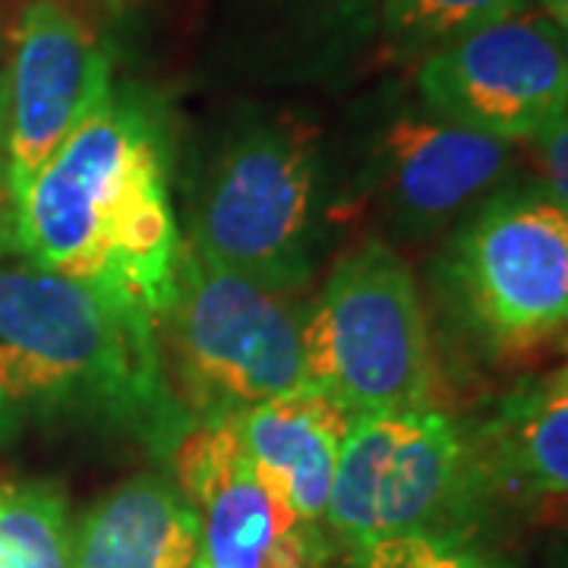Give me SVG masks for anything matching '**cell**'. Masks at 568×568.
<instances>
[{
	"label": "cell",
	"mask_w": 568,
	"mask_h": 568,
	"mask_svg": "<svg viewBox=\"0 0 568 568\" xmlns=\"http://www.w3.org/2000/svg\"><path fill=\"white\" fill-rule=\"evenodd\" d=\"M162 323L178 398L196 420L237 417L306 386L304 320L287 294L227 272L190 244Z\"/></svg>",
	"instance_id": "5b68a950"
},
{
	"label": "cell",
	"mask_w": 568,
	"mask_h": 568,
	"mask_svg": "<svg viewBox=\"0 0 568 568\" xmlns=\"http://www.w3.org/2000/svg\"><path fill=\"white\" fill-rule=\"evenodd\" d=\"M108 92L111 63L92 29L58 0H32L17 22L7 67L3 186L10 203Z\"/></svg>",
	"instance_id": "9c48e42d"
},
{
	"label": "cell",
	"mask_w": 568,
	"mask_h": 568,
	"mask_svg": "<svg viewBox=\"0 0 568 568\" xmlns=\"http://www.w3.org/2000/svg\"><path fill=\"white\" fill-rule=\"evenodd\" d=\"M61 417H102L164 455L193 424L149 313L99 284L0 265V439Z\"/></svg>",
	"instance_id": "7a4b0ae2"
},
{
	"label": "cell",
	"mask_w": 568,
	"mask_h": 568,
	"mask_svg": "<svg viewBox=\"0 0 568 568\" xmlns=\"http://www.w3.org/2000/svg\"><path fill=\"white\" fill-rule=\"evenodd\" d=\"M525 7L528 0H383V26L398 48L429 54Z\"/></svg>",
	"instance_id": "2e32d148"
},
{
	"label": "cell",
	"mask_w": 568,
	"mask_h": 568,
	"mask_svg": "<svg viewBox=\"0 0 568 568\" xmlns=\"http://www.w3.org/2000/svg\"><path fill=\"white\" fill-rule=\"evenodd\" d=\"M426 111L496 140H537L568 111V36L518 10L429 51L417 70Z\"/></svg>",
	"instance_id": "ba28073f"
},
{
	"label": "cell",
	"mask_w": 568,
	"mask_h": 568,
	"mask_svg": "<svg viewBox=\"0 0 568 568\" xmlns=\"http://www.w3.org/2000/svg\"><path fill=\"white\" fill-rule=\"evenodd\" d=\"M540 3H544V13H547L549 20L556 22L568 36V0H540Z\"/></svg>",
	"instance_id": "44dd1931"
},
{
	"label": "cell",
	"mask_w": 568,
	"mask_h": 568,
	"mask_svg": "<svg viewBox=\"0 0 568 568\" xmlns=\"http://www.w3.org/2000/svg\"><path fill=\"white\" fill-rule=\"evenodd\" d=\"M306 386L347 417L433 407L436 364L407 263L383 241L345 253L301 323Z\"/></svg>",
	"instance_id": "3957f363"
},
{
	"label": "cell",
	"mask_w": 568,
	"mask_h": 568,
	"mask_svg": "<svg viewBox=\"0 0 568 568\" xmlns=\"http://www.w3.org/2000/svg\"><path fill=\"white\" fill-rule=\"evenodd\" d=\"M320 149L304 126L260 123L215 159L193 212L190 246L278 294L313 275Z\"/></svg>",
	"instance_id": "8992f818"
},
{
	"label": "cell",
	"mask_w": 568,
	"mask_h": 568,
	"mask_svg": "<svg viewBox=\"0 0 568 568\" xmlns=\"http://www.w3.org/2000/svg\"><path fill=\"white\" fill-rule=\"evenodd\" d=\"M489 489L568 499V386L515 392L474 433Z\"/></svg>",
	"instance_id": "5bb4252c"
},
{
	"label": "cell",
	"mask_w": 568,
	"mask_h": 568,
	"mask_svg": "<svg viewBox=\"0 0 568 568\" xmlns=\"http://www.w3.org/2000/svg\"><path fill=\"white\" fill-rule=\"evenodd\" d=\"M200 559V518L159 474L114 487L73 530V568H193Z\"/></svg>",
	"instance_id": "4fadbf2b"
},
{
	"label": "cell",
	"mask_w": 568,
	"mask_h": 568,
	"mask_svg": "<svg viewBox=\"0 0 568 568\" xmlns=\"http://www.w3.org/2000/svg\"><path fill=\"white\" fill-rule=\"evenodd\" d=\"M3 244L29 265L99 284L162 323L183 237L155 99L111 85L10 203Z\"/></svg>",
	"instance_id": "6da1fadb"
},
{
	"label": "cell",
	"mask_w": 568,
	"mask_h": 568,
	"mask_svg": "<svg viewBox=\"0 0 568 568\" xmlns=\"http://www.w3.org/2000/svg\"><path fill=\"white\" fill-rule=\"evenodd\" d=\"M7 114H10V102H7V73H0V174H3V162H7Z\"/></svg>",
	"instance_id": "d6986e66"
},
{
	"label": "cell",
	"mask_w": 568,
	"mask_h": 568,
	"mask_svg": "<svg viewBox=\"0 0 568 568\" xmlns=\"http://www.w3.org/2000/svg\"><path fill=\"white\" fill-rule=\"evenodd\" d=\"M474 439L436 407L354 417L325 528L347 549L402 534H458L487 499Z\"/></svg>",
	"instance_id": "277c9868"
},
{
	"label": "cell",
	"mask_w": 568,
	"mask_h": 568,
	"mask_svg": "<svg viewBox=\"0 0 568 568\" xmlns=\"http://www.w3.org/2000/svg\"><path fill=\"white\" fill-rule=\"evenodd\" d=\"M181 493L200 518L209 568L323 566V540L256 474L231 417L193 420L171 452Z\"/></svg>",
	"instance_id": "30bf717a"
},
{
	"label": "cell",
	"mask_w": 568,
	"mask_h": 568,
	"mask_svg": "<svg viewBox=\"0 0 568 568\" xmlns=\"http://www.w3.org/2000/svg\"><path fill=\"white\" fill-rule=\"evenodd\" d=\"M268 493L320 534L351 417L313 386L278 395L231 417Z\"/></svg>",
	"instance_id": "7c38bea8"
},
{
	"label": "cell",
	"mask_w": 568,
	"mask_h": 568,
	"mask_svg": "<svg viewBox=\"0 0 568 568\" xmlns=\"http://www.w3.org/2000/svg\"><path fill=\"white\" fill-rule=\"evenodd\" d=\"M530 142L537 149L540 190L549 200H556L562 209H568V111Z\"/></svg>",
	"instance_id": "ac0fdd59"
},
{
	"label": "cell",
	"mask_w": 568,
	"mask_h": 568,
	"mask_svg": "<svg viewBox=\"0 0 568 568\" xmlns=\"http://www.w3.org/2000/svg\"><path fill=\"white\" fill-rule=\"evenodd\" d=\"M515 142L443 121L429 111L392 118L376 145V171L392 215L410 234L439 231L506 181Z\"/></svg>",
	"instance_id": "8fae6325"
},
{
	"label": "cell",
	"mask_w": 568,
	"mask_h": 568,
	"mask_svg": "<svg viewBox=\"0 0 568 568\" xmlns=\"http://www.w3.org/2000/svg\"><path fill=\"white\" fill-rule=\"evenodd\" d=\"M566 354H568V345H566ZM552 383H556V386H568V364H566V369H562V373L552 379Z\"/></svg>",
	"instance_id": "7402d4cb"
},
{
	"label": "cell",
	"mask_w": 568,
	"mask_h": 568,
	"mask_svg": "<svg viewBox=\"0 0 568 568\" xmlns=\"http://www.w3.org/2000/svg\"><path fill=\"white\" fill-rule=\"evenodd\" d=\"M0 568H73V528L61 487L0 484Z\"/></svg>",
	"instance_id": "9a60e30c"
},
{
	"label": "cell",
	"mask_w": 568,
	"mask_h": 568,
	"mask_svg": "<svg viewBox=\"0 0 568 568\" xmlns=\"http://www.w3.org/2000/svg\"><path fill=\"white\" fill-rule=\"evenodd\" d=\"M325 10H332V13H338V17H354V13H361L369 7V0H320Z\"/></svg>",
	"instance_id": "ffe728a7"
},
{
	"label": "cell",
	"mask_w": 568,
	"mask_h": 568,
	"mask_svg": "<svg viewBox=\"0 0 568 568\" xmlns=\"http://www.w3.org/2000/svg\"><path fill=\"white\" fill-rule=\"evenodd\" d=\"M443 284L465 328L518 354L568 325V209L544 190H503L455 234Z\"/></svg>",
	"instance_id": "52a82bcc"
},
{
	"label": "cell",
	"mask_w": 568,
	"mask_h": 568,
	"mask_svg": "<svg viewBox=\"0 0 568 568\" xmlns=\"http://www.w3.org/2000/svg\"><path fill=\"white\" fill-rule=\"evenodd\" d=\"M313 568H323V566H313Z\"/></svg>",
	"instance_id": "603a6c76"
},
{
	"label": "cell",
	"mask_w": 568,
	"mask_h": 568,
	"mask_svg": "<svg viewBox=\"0 0 568 568\" xmlns=\"http://www.w3.org/2000/svg\"><path fill=\"white\" fill-rule=\"evenodd\" d=\"M354 568H508L458 534H402L351 549Z\"/></svg>",
	"instance_id": "e0dca14e"
}]
</instances>
